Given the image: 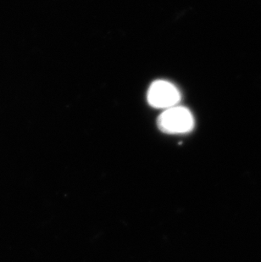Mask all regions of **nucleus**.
<instances>
[{"mask_svg":"<svg viewBox=\"0 0 261 262\" xmlns=\"http://www.w3.org/2000/svg\"><path fill=\"white\" fill-rule=\"evenodd\" d=\"M147 99L155 108L169 109L177 106L181 99L179 90L167 81H156L151 84L147 94Z\"/></svg>","mask_w":261,"mask_h":262,"instance_id":"obj_2","label":"nucleus"},{"mask_svg":"<svg viewBox=\"0 0 261 262\" xmlns=\"http://www.w3.org/2000/svg\"><path fill=\"white\" fill-rule=\"evenodd\" d=\"M159 128L164 133L171 134H186L192 131L194 119L187 108L174 106L165 110L158 118Z\"/></svg>","mask_w":261,"mask_h":262,"instance_id":"obj_1","label":"nucleus"}]
</instances>
